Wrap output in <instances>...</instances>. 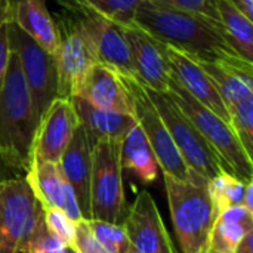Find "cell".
I'll return each mask as SVG.
<instances>
[{
	"label": "cell",
	"mask_w": 253,
	"mask_h": 253,
	"mask_svg": "<svg viewBox=\"0 0 253 253\" xmlns=\"http://www.w3.org/2000/svg\"><path fill=\"white\" fill-rule=\"evenodd\" d=\"M234 253H253V230L239 242Z\"/></svg>",
	"instance_id": "obj_35"
},
{
	"label": "cell",
	"mask_w": 253,
	"mask_h": 253,
	"mask_svg": "<svg viewBox=\"0 0 253 253\" xmlns=\"http://www.w3.org/2000/svg\"><path fill=\"white\" fill-rule=\"evenodd\" d=\"M252 181H243L228 172H222L213 179L208 182L209 194L216 212V216L231 208V206H243L246 187Z\"/></svg>",
	"instance_id": "obj_25"
},
{
	"label": "cell",
	"mask_w": 253,
	"mask_h": 253,
	"mask_svg": "<svg viewBox=\"0 0 253 253\" xmlns=\"http://www.w3.org/2000/svg\"><path fill=\"white\" fill-rule=\"evenodd\" d=\"M253 230V211L231 206L222 211L213 222L208 253H234L239 242Z\"/></svg>",
	"instance_id": "obj_22"
},
{
	"label": "cell",
	"mask_w": 253,
	"mask_h": 253,
	"mask_svg": "<svg viewBox=\"0 0 253 253\" xmlns=\"http://www.w3.org/2000/svg\"><path fill=\"white\" fill-rule=\"evenodd\" d=\"M120 165L122 169L135 173L147 184L157 178L159 165L156 156L138 123L120 142Z\"/></svg>",
	"instance_id": "obj_23"
},
{
	"label": "cell",
	"mask_w": 253,
	"mask_h": 253,
	"mask_svg": "<svg viewBox=\"0 0 253 253\" xmlns=\"http://www.w3.org/2000/svg\"><path fill=\"white\" fill-rule=\"evenodd\" d=\"M25 179L43 209H59L74 222L83 219L74 191L64 178L59 165L33 163Z\"/></svg>",
	"instance_id": "obj_16"
},
{
	"label": "cell",
	"mask_w": 253,
	"mask_h": 253,
	"mask_svg": "<svg viewBox=\"0 0 253 253\" xmlns=\"http://www.w3.org/2000/svg\"><path fill=\"white\" fill-rule=\"evenodd\" d=\"M43 216L47 228L59 237L64 243L71 246L76 234V224L68 218V215L59 209H43Z\"/></svg>",
	"instance_id": "obj_31"
},
{
	"label": "cell",
	"mask_w": 253,
	"mask_h": 253,
	"mask_svg": "<svg viewBox=\"0 0 253 253\" xmlns=\"http://www.w3.org/2000/svg\"><path fill=\"white\" fill-rule=\"evenodd\" d=\"M129 253H176L154 199L139 191L123 221Z\"/></svg>",
	"instance_id": "obj_12"
},
{
	"label": "cell",
	"mask_w": 253,
	"mask_h": 253,
	"mask_svg": "<svg viewBox=\"0 0 253 253\" xmlns=\"http://www.w3.org/2000/svg\"><path fill=\"white\" fill-rule=\"evenodd\" d=\"M77 126L79 117L71 99L56 98L39 123L33 145L31 165H58Z\"/></svg>",
	"instance_id": "obj_14"
},
{
	"label": "cell",
	"mask_w": 253,
	"mask_h": 253,
	"mask_svg": "<svg viewBox=\"0 0 253 253\" xmlns=\"http://www.w3.org/2000/svg\"><path fill=\"white\" fill-rule=\"evenodd\" d=\"M101 15L119 27L130 25L135 21L138 7L145 0H83Z\"/></svg>",
	"instance_id": "obj_28"
},
{
	"label": "cell",
	"mask_w": 253,
	"mask_h": 253,
	"mask_svg": "<svg viewBox=\"0 0 253 253\" xmlns=\"http://www.w3.org/2000/svg\"><path fill=\"white\" fill-rule=\"evenodd\" d=\"M71 102L90 145L98 141L122 142L127 132L136 125L133 114L96 108L79 96L71 98Z\"/></svg>",
	"instance_id": "obj_20"
},
{
	"label": "cell",
	"mask_w": 253,
	"mask_h": 253,
	"mask_svg": "<svg viewBox=\"0 0 253 253\" xmlns=\"http://www.w3.org/2000/svg\"><path fill=\"white\" fill-rule=\"evenodd\" d=\"M10 21L39 43L43 49L56 53L59 46V33L55 18L46 6V0H9Z\"/></svg>",
	"instance_id": "obj_19"
},
{
	"label": "cell",
	"mask_w": 253,
	"mask_h": 253,
	"mask_svg": "<svg viewBox=\"0 0 253 253\" xmlns=\"http://www.w3.org/2000/svg\"><path fill=\"white\" fill-rule=\"evenodd\" d=\"M239 12H242L246 18L253 21V0H225Z\"/></svg>",
	"instance_id": "obj_34"
},
{
	"label": "cell",
	"mask_w": 253,
	"mask_h": 253,
	"mask_svg": "<svg viewBox=\"0 0 253 253\" xmlns=\"http://www.w3.org/2000/svg\"><path fill=\"white\" fill-rule=\"evenodd\" d=\"M165 55L169 65V77L173 79L184 90H187L196 101L213 111L222 120L228 123L227 108L205 70L187 55L175 50L173 47L163 44ZM230 125V123H228Z\"/></svg>",
	"instance_id": "obj_15"
},
{
	"label": "cell",
	"mask_w": 253,
	"mask_h": 253,
	"mask_svg": "<svg viewBox=\"0 0 253 253\" xmlns=\"http://www.w3.org/2000/svg\"><path fill=\"white\" fill-rule=\"evenodd\" d=\"M71 246L77 253H110L92 234L87 221L82 219L76 224V234Z\"/></svg>",
	"instance_id": "obj_32"
},
{
	"label": "cell",
	"mask_w": 253,
	"mask_h": 253,
	"mask_svg": "<svg viewBox=\"0 0 253 253\" xmlns=\"http://www.w3.org/2000/svg\"><path fill=\"white\" fill-rule=\"evenodd\" d=\"M87 225L95 239L110 253H129V240L123 224L89 219Z\"/></svg>",
	"instance_id": "obj_29"
},
{
	"label": "cell",
	"mask_w": 253,
	"mask_h": 253,
	"mask_svg": "<svg viewBox=\"0 0 253 253\" xmlns=\"http://www.w3.org/2000/svg\"><path fill=\"white\" fill-rule=\"evenodd\" d=\"M228 123L245 148L246 154L253 159V98H248L230 108Z\"/></svg>",
	"instance_id": "obj_26"
},
{
	"label": "cell",
	"mask_w": 253,
	"mask_h": 253,
	"mask_svg": "<svg viewBox=\"0 0 253 253\" xmlns=\"http://www.w3.org/2000/svg\"><path fill=\"white\" fill-rule=\"evenodd\" d=\"M219 30L224 40L248 62L253 64V21L225 0H216Z\"/></svg>",
	"instance_id": "obj_24"
},
{
	"label": "cell",
	"mask_w": 253,
	"mask_h": 253,
	"mask_svg": "<svg viewBox=\"0 0 253 253\" xmlns=\"http://www.w3.org/2000/svg\"><path fill=\"white\" fill-rule=\"evenodd\" d=\"M163 176L181 253H208L211 231L216 218L208 188L209 181L200 175L193 181Z\"/></svg>",
	"instance_id": "obj_3"
},
{
	"label": "cell",
	"mask_w": 253,
	"mask_h": 253,
	"mask_svg": "<svg viewBox=\"0 0 253 253\" xmlns=\"http://www.w3.org/2000/svg\"><path fill=\"white\" fill-rule=\"evenodd\" d=\"M65 253H77V252H76V249H74L73 246H67V249H65Z\"/></svg>",
	"instance_id": "obj_38"
},
{
	"label": "cell",
	"mask_w": 253,
	"mask_h": 253,
	"mask_svg": "<svg viewBox=\"0 0 253 253\" xmlns=\"http://www.w3.org/2000/svg\"><path fill=\"white\" fill-rule=\"evenodd\" d=\"M89 203L90 219L123 224L127 211L117 141H98L92 145Z\"/></svg>",
	"instance_id": "obj_5"
},
{
	"label": "cell",
	"mask_w": 253,
	"mask_h": 253,
	"mask_svg": "<svg viewBox=\"0 0 253 253\" xmlns=\"http://www.w3.org/2000/svg\"><path fill=\"white\" fill-rule=\"evenodd\" d=\"M120 77L132 102V114L138 126L142 129L156 156L157 165L163 170V175H168L178 181H193L197 173L190 170L182 160L165 122L153 105L145 87L133 77Z\"/></svg>",
	"instance_id": "obj_7"
},
{
	"label": "cell",
	"mask_w": 253,
	"mask_h": 253,
	"mask_svg": "<svg viewBox=\"0 0 253 253\" xmlns=\"http://www.w3.org/2000/svg\"><path fill=\"white\" fill-rule=\"evenodd\" d=\"M127 43L133 79L144 87L166 93L169 89V65L163 43L151 37L135 22L120 27Z\"/></svg>",
	"instance_id": "obj_13"
},
{
	"label": "cell",
	"mask_w": 253,
	"mask_h": 253,
	"mask_svg": "<svg viewBox=\"0 0 253 253\" xmlns=\"http://www.w3.org/2000/svg\"><path fill=\"white\" fill-rule=\"evenodd\" d=\"M150 1L219 22V12L216 7V0H150Z\"/></svg>",
	"instance_id": "obj_30"
},
{
	"label": "cell",
	"mask_w": 253,
	"mask_h": 253,
	"mask_svg": "<svg viewBox=\"0 0 253 253\" xmlns=\"http://www.w3.org/2000/svg\"><path fill=\"white\" fill-rule=\"evenodd\" d=\"M43 208L25 176L0 182V253H18Z\"/></svg>",
	"instance_id": "obj_10"
},
{
	"label": "cell",
	"mask_w": 253,
	"mask_h": 253,
	"mask_svg": "<svg viewBox=\"0 0 253 253\" xmlns=\"http://www.w3.org/2000/svg\"><path fill=\"white\" fill-rule=\"evenodd\" d=\"M10 21V9L9 0H0V27Z\"/></svg>",
	"instance_id": "obj_36"
},
{
	"label": "cell",
	"mask_w": 253,
	"mask_h": 253,
	"mask_svg": "<svg viewBox=\"0 0 253 253\" xmlns=\"http://www.w3.org/2000/svg\"><path fill=\"white\" fill-rule=\"evenodd\" d=\"M147 93L165 122L176 150L190 170L211 181L222 172H228L218 154L200 135L196 126L172 101L169 93H160L147 89ZM230 173V172H228Z\"/></svg>",
	"instance_id": "obj_6"
},
{
	"label": "cell",
	"mask_w": 253,
	"mask_h": 253,
	"mask_svg": "<svg viewBox=\"0 0 253 253\" xmlns=\"http://www.w3.org/2000/svg\"><path fill=\"white\" fill-rule=\"evenodd\" d=\"M168 93L178 105V108L187 116V119L196 126L200 135L208 141V144L213 148L227 170L243 181H252L253 159L246 154L231 126L213 111L196 101L170 77Z\"/></svg>",
	"instance_id": "obj_4"
},
{
	"label": "cell",
	"mask_w": 253,
	"mask_h": 253,
	"mask_svg": "<svg viewBox=\"0 0 253 253\" xmlns=\"http://www.w3.org/2000/svg\"><path fill=\"white\" fill-rule=\"evenodd\" d=\"M133 22L157 42L194 61L253 67L224 40L218 21L145 0L138 7Z\"/></svg>",
	"instance_id": "obj_1"
},
{
	"label": "cell",
	"mask_w": 253,
	"mask_h": 253,
	"mask_svg": "<svg viewBox=\"0 0 253 253\" xmlns=\"http://www.w3.org/2000/svg\"><path fill=\"white\" fill-rule=\"evenodd\" d=\"M67 246V243H64L47 228L42 212L31 233L22 243L19 253H65Z\"/></svg>",
	"instance_id": "obj_27"
},
{
	"label": "cell",
	"mask_w": 253,
	"mask_h": 253,
	"mask_svg": "<svg viewBox=\"0 0 253 253\" xmlns=\"http://www.w3.org/2000/svg\"><path fill=\"white\" fill-rule=\"evenodd\" d=\"M196 62L213 82L225 108H230L248 98H253V67H233L219 62L202 61Z\"/></svg>",
	"instance_id": "obj_21"
},
{
	"label": "cell",
	"mask_w": 253,
	"mask_h": 253,
	"mask_svg": "<svg viewBox=\"0 0 253 253\" xmlns=\"http://www.w3.org/2000/svg\"><path fill=\"white\" fill-rule=\"evenodd\" d=\"M59 46L55 53L58 70V98L71 99L90 67L98 62L96 55L80 27L64 10L55 16Z\"/></svg>",
	"instance_id": "obj_11"
},
{
	"label": "cell",
	"mask_w": 253,
	"mask_h": 253,
	"mask_svg": "<svg viewBox=\"0 0 253 253\" xmlns=\"http://www.w3.org/2000/svg\"><path fill=\"white\" fill-rule=\"evenodd\" d=\"M39 119L16 53L10 49L9 67L0 87V159L12 169L31 168Z\"/></svg>",
	"instance_id": "obj_2"
},
{
	"label": "cell",
	"mask_w": 253,
	"mask_h": 253,
	"mask_svg": "<svg viewBox=\"0 0 253 253\" xmlns=\"http://www.w3.org/2000/svg\"><path fill=\"white\" fill-rule=\"evenodd\" d=\"M76 96L96 108L132 114V102L120 74L102 62H95L90 67Z\"/></svg>",
	"instance_id": "obj_17"
},
{
	"label": "cell",
	"mask_w": 253,
	"mask_h": 253,
	"mask_svg": "<svg viewBox=\"0 0 253 253\" xmlns=\"http://www.w3.org/2000/svg\"><path fill=\"white\" fill-rule=\"evenodd\" d=\"M56 1L80 27L93 49L98 62L111 67L120 76L133 77L127 43L119 25L111 22L83 0Z\"/></svg>",
	"instance_id": "obj_8"
},
{
	"label": "cell",
	"mask_w": 253,
	"mask_h": 253,
	"mask_svg": "<svg viewBox=\"0 0 253 253\" xmlns=\"http://www.w3.org/2000/svg\"><path fill=\"white\" fill-rule=\"evenodd\" d=\"M252 196H253V181L252 182H249L248 184V187H246V194H245V208H248V209H251L253 211V200H252Z\"/></svg>",
	"instance_id": "obj_37"
},
{
	"label": "cell",
	"mask_w": 253,
	"mask_h": 253,
	"mask_svg": "<svg viewBox=\"0 0 253 253\" xmlns=\"http://www.w3.org/2000/svg\"><path fill=\"white\" fill-rule=\"evenodd\" d=\"M7 36L10 49L18 56L40 123L52 102L58 98V70L55 55L43 49L12 21L7 22Z\"/></svg>",
	"instance_id": "obj_9"
},
{
	"label": "cell",
	"mask_w": 253,
	"mask_h": 253,
	"mask_svg": "<svg viewBox=\"0 0 253 253\" xmlns=\"http://www.w3.org/2000/svg\"><path fill=\"white\" fill-rule=\"evenodd\" d=\"M64 178L71 185L84 221L90 219V173H92V145L83 127L77 126L59 160Z\"/></svg>",
	"instance_id": "obj_18"
},
{
	"label": "cell",
	"mask_w": 253,
	"mask_h": 253,
	"mask_svg": "<svg viewBox=\"0 0 253 253\" xmlns=\"http://www.w3.org/2000/svg\"><path fill=\"white\" fill-rule=\"evenodd\" d=\"M9 59H10V44L7 36V24H3L0 27V87L4 82V76L9 67Z\"/></svg>",
	"instance_id": "obj_33"
}]
</instances>
